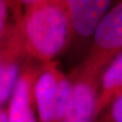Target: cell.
I'll list each match as a JSON object with an SVG mask.
<instances>
[{
	"label": "cell",
	"mask_w": 122,
	"mask_h": 122,
	"mask_svg": "<svg viewBox=\"0 0 122 122\" xmlns=\"http://www.w3.org/2000/svg\"><path fill=\"white\" fill-rule=\"evenodd\" d=\"M25 5L18 26L25 51L45 63L51 62L64 48L70 32L64 1H30Z\"/></svg>",
	"instance_id": "6da1fadb"
},
{
	"label": "cell",
	"mask_w": 122,
	"mask_h": 122,
	"mask_svg": "<svg viewBox=\"0 0 122 122\" xmlns=\"http://www.w3.org/2000/svg\"><path fill=\"white\" fill-rule=\"evenodd\" d=\"M71 82L52 61L45 63L34 89L40 122H61L70 98Z\"/></svg>",
	"instance_id": "7a4b0ae2"
},
{
	"label": "cell",
	"mask_w": 122,
	"mask_h": 122,
	"mask_svg": "<svg viewBox=\"0 0 122 122\" xmlns=\"http://www.w3.org/2000/svg\"><path fill=\"white\" fill-rule=\"evenodd\" d=\"M100 66L88 62L81 76L71 83L70 98L61 122H92L97 116L95 79Z\"/></svg>",
	"instance_id": "3957f363"
},
{
	"label": "cell",
	"mask_w": 122,
	"mask_h": 122,
	"mask_svg": "<svg viewBox=\"0 0 122 122\" xmlns=\"http://www.w3.org/2000/svg\"><path fill=\"white\" fill-rule=\"evenodd\" d=\"M71 27L79 35H94L100 21L111 6L108 0H68L64 1Z\"/></svg>",
	"instance_id": "277c9868"
},
{
	"label": "cell",
	"mask_w": 122,
	"mask_h": 122,
	"mask_svg": "<svg viewBox=\"0 0 122 122\" xmlns=\"http://www.w3.org/2000/svg\"><path fill=\"white\" fill-rule=\"evenodd\" d=\"M93 37L95 47L102 54L122 48V2L106 13Z\"/></svg>",
	"instance_id": "5b68a950"
},
{
	"label": "cell",
	"mask_w": 122,
	"mask_h": 122,
	"mask_svg": "<svg viewBox=\"0 0 122 122\" xmlns=\"http://www.w3.org/2000/svg\"><path fill=\"white\" fill-rule=\"evenodd\" d=\"M35 74L32 71L21 72L11 96L9 105V122H37L32 107V85Z\"/></svg>",
	"instance_id": "8992f818"
},
{
	"label": "cell",
	"mask_w": 122,
	"mask_h": 122,
	"mask_svg": "<svg viewBox=\"0 0 122 122\" xmlns=\"http://www.w3.org/2000/svg\"><path fill=\"white\" fill-rule=\"evenodd\" d=\"M122 95V52L111 61L101 79V88L98 94L97 114L111 100ZM113 100V101H114Z\"/></svg>",
	"instance_id": "52a82bcc"
},
{
	"label": "cell",
	"mask_w": 122,
	"mask_h": 122,
	"mask_svg": "<svg viewBox=\"0 0 122 122\" xmlns=\"http://www.w3.org/2000/svg\"><path fill=\"white\" fill-rule=\"evenodd\" d=\"M110 116L113 122H122V95L113 101Z\"/></svg>",
	"instance_id": "ba28073f"
},
{
	"label": "cell",
	"mask_w": 122,
	"mask_h": 122,
	"mask_svg": "<svg viewBox=\"0 0 122 122\" xmlns=\"http://www.w3.org/2000/svg\"><path fill=\"white\" fill-rule=\"evenodd\" d=\"M7 15H8V8L6 2L0 0V37L6 29L5 25L7 21Z\"/></svg>",
	"instance_id": "9c48e42d"
},
{
	"label": "cell",
	"mask_w": 122,
	"mask_h": 122,
	"mask_svg": "<svg viewBox=\"0 0 122 122\" xmlns=\"http://www.w3.org/2000/svg\"><path fill=\"white\" fill-rule=\"evenodd\" d=\"M3 54H4V41H3V35L0 37V75H1V69L3 64Z\"/></svg>",
	"instance_id": "30bf717a"
},
{
	"label": "cell",
	"mask_w": 122,
	"mask_h": 122,
	"mask_svg": "<svg viewBox=\"0 0 122 122\" xmlns=\"http://www.w3.org/2000/svg\"><path fill=\"white\" fill-rule=\"evenodd\" d=\"M0 122H9L7 113L0 107Z\"/></svg>",
	"instance_id": "8fae6325"
}]
</instances>
